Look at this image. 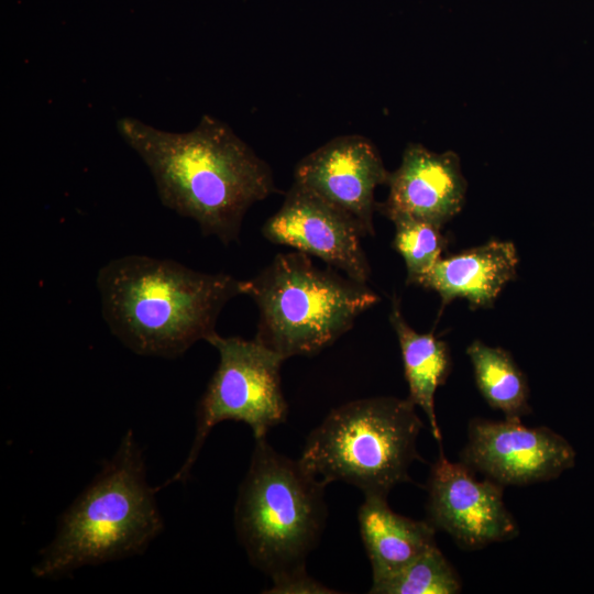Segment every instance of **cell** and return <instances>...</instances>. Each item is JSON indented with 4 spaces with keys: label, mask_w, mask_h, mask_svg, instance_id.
I'll return each mask as SVG.
<instances>
[{
    "label": "cell",
    "mask_w": 594,
    "mask_h": 594,
    "mask_svg": "<svg viewBox=\"0 0 594 594\" xmlns=\"http://www.w3.org/2000/svg\"><path fill=\"white\" fill-rule=\"evenodd\" d=\"M117 129L147 166L162 205L224 245L238 241L250 207L276 191L270 165L210 114L188 132L131 117L120 118Z\"/></svg>",
    "instance_id": "1"
},
{
    "label": "cell",
    "mask_w": 594,
    "mask_h": 594,
    "mask_svg": "<svg viewBox=\"0 0 594 594\" xmlns=\"http://www.w3.org/2000/svg\"><path fill=\"white\" fill-rule=\"evenodd\" d=\"M101 314L111 333L139 355L175 359L216 333L226 304L244 280L174 260L129 254L97 274Z\"/></svg>",
    "instance_id": "2"
},
{
    "label": "cell",
    "mask_w": 594,
    "mask_h": 594,
    "mask_svg": "<svg viewBox=\"0 0 594 594\" xmlns=\"http://www.w3.org/2000/svg\"><path fill=\"white\" fill-rule=\"evenodd\" d=\"M133 432L59 518L32 569L38 579L141 553L164 528Z\"/></svg>",
    "instance_id": "3"
},
{
    "label": "cell",
    "mask_w": 594,
    "mask_h": 594,
    "mask_svg": "<svg viewBox=\"0 0 594 594\" xmlns=\"http://www.w3.org/2000/svg\"><path fill=\"white\" fill-rule=\"evenodd\" d=\"M326 484L299 460L255 439L251 463L234 506V527L250 562L279 580L306 571L322 535Z\"/></svg>",
    "instance_id": "4"
},
{
    "label": "cell",
    "mask_w": 594,
    "mask_h": 594,
    "mask_svg": "<svg viewBox=\"0 0 594 594\" xmlns=\"http://www.w3.org/2000/svg\"><path fill=\"white\" fill-rule=\"evenodd\" d=\"M244 295L258 308L255 339L285 360L331 345L380 300L366 284L322 270L299 251L277 254L244 280Z\"/></svg>",
    "instance_id": "5"
},
{
    "label": "cell",
    "mask_w": 594,
    "mask_h": 594,
    "mask_svg": "<svg viewBox=\"0 0 594 594\" xmlns=\"http://www.w3.org/2000/svg\"><path fill=\"white\" fill-rule=\"evenodd\" d=\"M422 427L408 398L353 400L331 410L310 432L299 461L326 485L342 481L364 495L387 497L396 485L411 482L409 468L422 460L417 451Z\"/></svg>",
    "instance_id": "6"
},
{
    "label": "cell",
    "mask_w": 594,
    "mask_h": 594,
    "mask_svg": "<svg viewBox=\"0 0 594 594\" xmlns=\"http://www.w3.org/2000/svg\"><path fill=\"white\" fill-rule=\"evenodd\" d=\"M219 353V364L202 394L196 432L190 451L179 470L165 482L185 481L212 428L223 420L246 424L254 438L284 422L288 405L280 384L285 359L255 338L222 337L217 332L208 340Z\"/></svg>",
    "instance_id": "7"
},
{
    "label": "cell",
    "mask_w": 594,
    "mask_h": 594,
    "mask_svg": "<svg viewBox=\"0 0 594 594\" xmlns=\"http://www.w3.org/2000/svg\"><path fill=\"white\" fill-rule=\"evenodd\" d=\"M427 520L448 532L459 547L476 550L506 541L519 534L518 525L503 499V485L476 480L474 471L440 454L427 481Z\"/></svg>",
    "instance_id": "8"
},
{
    "label": "cell",
    "mask_w": 594,
    "mask_h": 594,
    "mask_svg": "<svg viewBox=\"0 0 594 594\" xmlns=\"http://www.w3.org/2000/svg\"><path fill=\"white\" fill-rule=\"evenodd\" d=\"M565 438L548 427L521 421L471 420L461 461L501 485H529L557 479L575 464Z\"/></svg>",
    "instance_id": "9"
},
{
    "label": "cell",
    "mask_w": 594,
    "mask_h": 594,
    "mask_svg": "<svg viewBox=\"0 0 594 594\" xmlns=\"http://www.w3.org/2000/svg\"><path fill=\"white\" fill-rule=\"evenodd\" d=\"M261 232L270 242L316 256L356 282L366 284L370 279L371 267L361 242L366 235L359 222L296 182Z\"/></svg>",
    "instance_id": "10"
},
{
    "label": "cell",
    "mask_w": 594,
    "mask_h": 594,
    "mask_svg": "<svg viewBox=\"0 0 594 594\" xmlns=\"http://www.w3.org/2000/svg\"><path fill=\"white\" fill-rule=\"evenodd\" d=\"M389 175L372 141L349 134L304 156L295 167L294 182L352 216L365 235L373 237L374 193L387 184Z\"/></svg>",
    "instance_id": "11"
},
{
    "label": "cell",
    "mask_w": 594,
    "mask_h": 594,
    "mask_svg": "<svg viewBox=\"0 0 594 594\" xmlns=\"http://www.w3.org/2000/svg\"><path fill=\"white\" fill-rule=\"evenodd\" d=\"M387 185V199L376 204V210L389 220L408 217L442 228L465 201L466 180L458 154L436 153L418 143L406 146Z\"/></svg>",
    "instance_id": "12"
},
{
    "label": "cell",
    "mask_w": 594,
    "mask_h": 594,
    "mask_svg": "<svg viewBox=\"0 0 594 594\" xmlns=\"http://www.w3.org/2000/svg\"><path fill=\"white\" fill-rule=\"evenodd\" d=\"M518 254L509 241L491 240L482 245L441 257L419 286L435 290L441 306L455 298L472 307H492L504 286L517 275Z\"/></svg>",
    "instance_id": "13"
},
{
    "label": "cell",
    "mask_w": 594,
    "mask_h": 594,
    "mask_svg": "<svg viewBox=\"0 0 594 594\" xmlns=\"http://www.w3.org/2000/svg\"><path fill=\"white\" fill-rule=\"evenodd\" d=\"M364 496L358 521L372 566V584H376L395 575L436 546V528L428 520H414L396 514L385 496Z\"/></svg>",
    "instance_id": "14"
},
{
    "label": "cell",
    "mask_w": 594,
    "mask_h": 594,
    "mask_svg": "<svg viewBox=\"0 0 594 594\" xmlns=\"http://www.w3.org/2000/svg\"><path fill=\"white\" fill-rule=\"evenodd\" d=\"M400 346L408 399L426 414L435 439L441 444L442 436L435 410V395L451 372L452 360L447 342L432 332L419 333L405 320L399 300L394 298L389 314Z\"/></svg>",
    "instance_id": "15"
},
{
    "label": "cell",
    "mask_w": 594,
    "mask_h": 594,
    "mask_svg": "<svg viewBox=\"0 0 594 594\" xmlns=\"http://www.w3.org/2000/svg\"><path fill=\"white\" fill-rule=\"evenodd\" d=\"M466 354L477 388L492 408L501 410L509 421H521L531 413L527 377L508 351L476 340Z\"/></svg>",
    "instance_id": "16"
},
{
    "label": "cell",
    "mask_w": 594,
    "mask_h": 594,
    "mask_svg": "<svg viewBox=\"0 0 594 594\" xmlns=\"http://www.w3.org/2000/svg\"><path fill=\"white\" fill-rule=\"evenodd\" d=\"M461 579L436 546L395 575L372 584L371 594H457Z\"/></svg>",
    "instance_id": "17"
},
{
    "label": "cell",
    "mask_w": 594,
    "mask_h": 594,
    "mask_svg": "<svg viewBox=\"0 0 594 594\" xmlns=\"http://www.w3.org/2000/svg\"><path fill=\"white\" fill-rule=\"evenodd\" d=\"M393 248L404 258L407 284L419 285L425 275L441 258L448 241L441 228L430 222L397 217Z\"/></svg>",
    "instance_id": "18"
},
{
    "label": "cell",
    "mask_w": 594,
    "mask_h": 594,
    "mask_svg": "<svg viewBox=\"0 0 594 594\" xmlns=\"http://www.w3.org/2000/svg\"><path fill=\"white\" fill-rule=\"evenodd\" d=\"M272 582V586L266 591L271 594L334 593V591L310 578L307 571L294 573Z\"/></svg>",
    "instance_id": "19"
}]
</instances>
